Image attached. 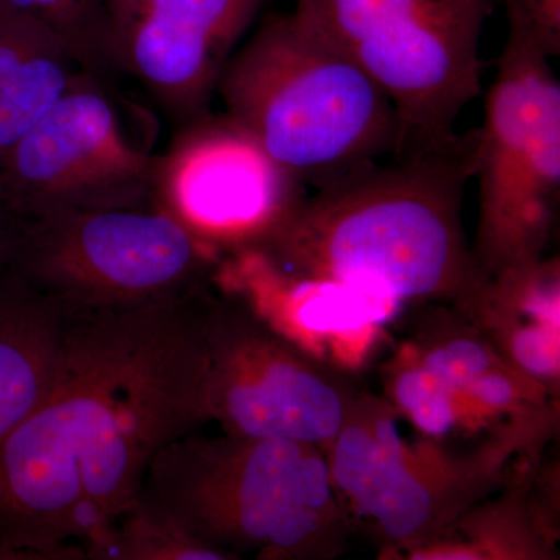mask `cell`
Listing matches in <instances>:
<instances>
[{"label": "cell", "mask_w": 560, "mask_h": 560, "mask_svg": "<svg viewBox=\"0 0 560 560\" xmlns=\"http://www.w3.org/2000/svg\"><path fill=\"white\" fill-rule=\"evenodd\" d=\"M195 291L75 312L50 389L0 445V560L106 559L151 460L198 429Z\"/></svg>", "instance_id": "1"}, {"label": "cell", "mask_w": 560, "mask_h": 560, "mask_svg": "<svg viewBox=\"0 0 560 560\" xmlns=\"http://www.w3.org/2000/svg\"><path fill=\"white\" fill-rule=\"evenodd\" d=\"M475 158L477 130L307 191L259 242L221 257L217 282L285 335L355 331L404 305H453L480 276L463 226Z\"/></svg>", "instance_id": "2"}, {"label": "cell", "mask_w": 560, "mask_h": 560, "mask_svg": "<svg viewBox=\"0 0 560 560\" xmlns=\"http://www.w3.org/2000/svg\"><path fill=\"white\" fill-rule=\"evenodd\" d=\"M138 499L228 560H330L353 529L326 451L279 438L183 434L151 460Z\"/></svg>", "instance_id": "3"}, {"label": "cell", "mask_w": 560, "mask_h": 560, "mask_svg": "<svg viewBox=\"0 0 560 560\" xmlns=\"http://www.w3.org/2000/svg\"><path fill=\"white\" fill-rule=\"evenodd\" d=\"M217 94L307 189L389 158L399 140L388 95L294 11L271 14L232 55Z\"/></svg>", "instance_id": "4"}, {"label": "cell", "mask_w": 560, "mask_h": 560, "mask_svg": "<svg viewBox=\"0 0 560 560\" xmlns=\"http://www.w3.org/2000/svg\"><path fill=\"white\" fill-rule=\"evenodd\" d=\"M400 422L385 397L361 389L326 452L342 510L375 540L382 559H408L436 539L500 489L515 456L534 445L504 434L460 452L422 434L410 440Z\"/></svg>", "instance_id": "5"}, {"label": "cell", "mask_w": 560, "mask_h": 560, "mask_svg": "<svg viewBox=\"0 0 560 560\" xmlns=\"http://www.w3.org/2000/svg\"><path fill=\"white\" fill-rule=\"evenodd\" d=\"M194 410L198 427L279 438L327 451L361 388L272 326L248 301L212 279L194 304Z\"/></svg>", "instance_id": "6"}, {"label": "cell", "mask_w": 560, "mask_h": 560, "mask_svg": "<svg viewBox=\"0 0 560 560\" xmlns=\"http://www.w3.org/2000/svg\"><path fill=\"white\" fill-rule=\"evenodd\" d=\"M294 13L388 95L400 131L393 154L459 138L481 91L482 28L495 0H294Z\"/></svg>", "instance_id": "7"}, {"label": "cell", "mask_w": 560, "mask_h": 560, "mask_svg": "<svg viewBox=\"0 0 560 560\" xmlns=\"http://www.w3.org/2000/svg\"><path fill=\"white\" fill-rule=\"evenodd\" d=\"M219 256L156 209L61 210L5 217L0 267L83 308H136L187 296Z\"/></svg>", "instance_id": "8"}, {"label": "cell", "mask_w": 560, "mask_h": 560, "mask_svg": "<svg viewBox=\"0 0 560 560\" xmlns=\"http://www.w3.org/2000/svg\"><path fill=\"white\" fill-rule=\"evenodd\" d=\"M551 58L508 32L477 130L480 220L471 248L490 275L545 256L560 195V84Z\"/></svg>", "instance_id": "9"}, {"label": "cell", "mask_w": 560, "mask_h": 560, "mask_svg": "<svg viewBox=\"0 0 560 560\" xmlns=\"http://www.w3.org/2000/svg\"><path fill=\"white\" fill-rule=\"evenodd\" d=\"M106 81L81 69L0 165L5 217L153 209L156 156L125 136Z\"/></svg>", "instance_id": "10"}, {"label": "cell", "mask_w": 560, "mask_h": 560, "mask_svg": "<svg viewBox=\"0 0 560 560\" xmlns=\"http://www.w3.org/2000/svg\"><path fill=\"white\" fill-rule=\"evenodd\" d=\"M307 191L241 121L209 110L156 156L153 209L220 259L259 242Z\"/></svg>", "instance_id": "11"}, {"label": "cell", "mask_w": 560, "mask_h": 560, "mask_svg": "<svg viewBox=\"0 0 560 560\" xmlns=\"http://www.w3.org/2000/svg\"><path fill=\"white\" fill-rule=\"evenodd\" d=\"M268 0H102L121 75L176 127L209 113L221 73Z\"/></svg>", "instance_id": "12"}, {"label": "cell", "mask_w": 560, "mask_h": 560, "mask_svg": "<svg viewBox=\"0 0 560 560\" xmlns=\"http://www.w3.org/2000/svg\"><path fill=\"white\" fill-rule=\"evenodd\" d=\"M559 259L540 257L485 275L452 305L504 361L559 397Z\"/></svg>", "instance_id": "13"}, {"label": "cell", "mask_w": 560, "mask_h": 560, "mask_svg": "<svg viewBox=\"0 0 560 560\" xmlns=\"http://www.w3.org/2000/svg\"><path fill=\"white\" fill-rule=\"evenodd\" d=\"M79 308L0 267V445L46 397Z\"/></svg>", "instance_id": "14"}, {"label": "cell", "mask_w": 560, "mask_h": 560, "mask_svg": "<svg viewBox=\"0 0 560 560\" xmlns=\"http://www.w3.org/2000/svg\"><path fill=\"white\" fill-rule=\"evenodd\" d=\"M550 485L540 480V467L534 464L522 471H512L497 492L474 504L408 559H559L555 490L548 495L541 493Z\"/></svg>", "instance_id": "15"}, {"label": "cell", "mask_w": 560, "mask_h": 560, "mask_svg": "<svg viewBox=\"0 0 560 560\" xmlns=\"http://www.w3.org/2000/svg\"><path fill=\"white\" fill-rule=\"evenodd\" d=\"M81 70L57 36L0 9V165Z\"/></svg>", "instance_id": "16"}, {"label": "cell", "mask_w": 560, "mask_h": 560, "mask_svg": "<svg viewBox=\"0 0 560 560\" xmlns=\"http://www.w3.org/2000/svg\"><path fill=\"white\" fill-rule=\"evenodd\" d=\"M0 9L43 25L81 69L106 83L121 75L102 0H0Z\"/></svg>", "instance_id": "17"}, {"label": "cell", "mask_w": 560, "mask_h": 560, "mask_svg": "<svg viewBox=\"0 0 560 560\" xmlns=\"http://www.w3.org/2000/svg\"><path fill=\"white\" fill-rule=\"evenodd\" d=\"M106 559L228 560L195 539L179 523L140 499L132 501L114 529Z\"/></svg>", "instance_id": "18"}, {"label": "cell", "mask_w": 560, "mask_h": 560, "mask_svg": "<svg viewBox=\"0 0 560 560\" xmlns=\"http://www.w3.org/2000/svg\"><path fill=\"white\" fill-rule=\"evenodd\" d=\"M504 7L510 33L522 36L548 58L560 54V0H495Z\"/></svg>", "instance_id": "19"}, {"label": "cell", "mask_w": 560, "mask_h": 560, "mask_svg": "<svg viewBox=\"0 0 560 560\" xmlns=\"http://www.w3.org/2000/svg\"><path fill=\"white\" fill-rule=\"evenodd\" d=\"M3 221H5V210H3L2 200H0V230H2Z\"/></svg>", "instance_id": "20"}]
</instances>
